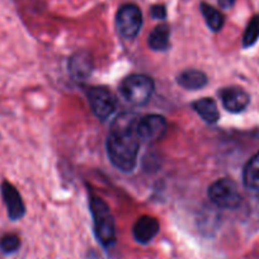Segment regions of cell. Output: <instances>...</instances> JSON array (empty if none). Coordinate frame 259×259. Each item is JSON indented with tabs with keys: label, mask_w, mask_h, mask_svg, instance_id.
<instances>
[{
	"label": "cell",
	"mask_w": 259,
	"mask_h": 259,
	"mask_svg": "<svg viewBox=\"0 0 259 259\" xmlns=\"http://www.w3.org/2000/svg\"><path fill=\"white\" fill-rule=\"evenodd\" d=\"M91 210L94 221V233L104 248L116 243V228L108 205L99 197L91 198Z\"/></svg>",
	"instance_id": "obj_2"
},
{
	"label": "cell",
	"mask_w": 259,
	"mask_h": 259,
	"mask_svg": "<svg viewBox=\"0 0 259 259\" xmlns=\"http://www.w3.org/2000/svg\"><path fill=\"white\" fill-rule=\"evenodd\" d=\"M151 16L155 19H164L166 17V9L165 7L161 4H156V6L151 7Z\"/></svg>",
	"instance_id": "obj_19"
},
{
	"label": "cell",
	"mask_w": 259,
	"mask_h": 259,
	"mask_svg": "<svg viewBox=\"0 0 259 259\" xmlns=\"http://www.w3.org/2000/svg\"><path fill=\"white\" fill-rule=\"evenodd\" d=\"M259 39V14L254 16L253 18L249 21L248 26H246L245 31L243 34V47L248 49V47L253 46L256 41Z\"/></svg>",
	"instance_id": "obj_17"
},
{
	"label": "cell",
	"mask_w": 259,
	"mask_h": 259,
	"mask_svg": "<svg viewBox=\"0 0 259 259\" xmlns=\"http://www.w3.org/2000/svg\"><path fill=\"white\" fill-rule=\"evenodd\" d=\"M21 246V239L16 234H7L0 239V249L6 254H12L17 251Z\"/></svg>",
	"instance_id": "obj_18"
},
{
	"label": "cell",
	"mask_w": 259,
	"mask_h": 259,
	"mask_svg": "<svg viewBox=\"0 0 259 259\" xmlns=\"http://www.w3.org/2000/svg\"><path fill=\"white\" fill-rule=\"evenodd\" d=\"M122 97L134 106H144L154 93V81L144 74H133L123 79L119 85Z\"/></svg>",
	"instance_id": "obj_3"
},
{
	"label": "cell",
	"mask_w": 259,
	"mask_h": 259,
	"mask_svg": "<svg viewBox=\"0 0 259 259\" xmlns=\"http://www.w3.org/2000/svg\"><path fill=\"white\" fill-rule=\"evenodd\" d=\"M116 26L124 38H135L143 27V13L135 4H124L118 9Z\"/></svg>",
	"instance_id": "obj_5"
},
{
	"label": "cell",
	"mask_w": 259,
	"mask_h": 259,
	"mask_svg": "<svg viewBox=\"0 0 259 259\" xmlns=\"http://www.w3.org/2000/svg\"><path fill=\"white\" fill-rule=\"evenodd\" d=\"M89 106L99 119L104 121L114 113L117 108L116 97L104 87H92L87 92Z\"/></svg>",
	"instance_id": "obj_6"
},
{
	"label": "cell",
	"mask_w": 259,
	"mask_h": 259,
	"mask_svg": "<svg viewBox=\"0 0 259 259\" xmlns=\"http://www.w3.org/2000/svg\"><path fill=\"white\" fill-rule=\"evenodd\" d=\"M178 84L187 91H198L202 89L208 83V79L203 71L186 70L179 74L177 79Z\"/></svg>",
	"instance_id": "obj_13"
},
{
	"label": "cell",
	"mask_w": 259,
	"mask_h": 259,
	"mask_svg": "<svg viewBox=\"0 0 259 259\" xmlns=\"http://www.w3.org/2000/svg\"><path fill=\"white\" fill-rule=\"evenodd\" d=\"M94 69L93 59L87 51H79L69 60V71L75 80H85L92 75Z\"/></svg>",
	"instance_id": "obj_10"
},
{
	"label": "cell",
	"mask_w": 259,
	"mask_h": 259,
	"mask_svg": "<svg viewBox=\"0 0 259 259\" xmlns=\"http://www.w3.org/2000/svg\"><path fill=\"white\" fill-rule=\"evenodd\" d=\"M221 102L226 111L231 113H240L249 106L250 97L245 91L236 87L225 88L220 92Z\"/></svg>",
	"instance_id": "obj_9"
},
{
	"label": "cell",
	"mask_w": 259,
	"mask_h": 259,
	"mask_svg": "<svg viewBox=\"0 0 259 259\" xmlns=\"http://www.w3.org/2000/svg\"><path fill=\"white\" fill-rule=\"evenodd\" d=\"M159 221L153 216H141L134 225V238L141 244H148L158 235Z\"/></svg>",
	"instance_id": "obj_11"
},
{
	"label": "cell",
	"mask_w": 259,
	"mask_h": 259,
	"mask_svg": "<svg viewBox=\"0 0 259 259\" xmlns=\"http://www.w3.org/2000/svg\"><path fill=\"white\" fill-rule=\"evenodd\" d=\"M235 2H236V0H218L219 6H220L221 8H224V9L231 8V7L235 4Z\"/></svg>",
	"instance_id": "obj_20"
},
{
	"label": "cell",
	"mask_w": 259,
	"mask_h": 259,
	"mask_svg": "<svg viewBox=\"0 0 259 259\" xmlns=\"http://www.w3.org/2000/svg\"><path fill=\"white\" fill-rule=\"evenodd\" d=\"M139 117L134 113H123L112 124L107 139V153L111 163L119 170L128 173L138 164L140 139L136 134Z\"/></svg>",
	"instance_id": "obj_1"
},
{
	"label": "cell",
	"mask_w": 259,
	"mask_h": 259,
	"mask_svg": "<svg viewBox=\"0 0 259 259\" xmlns=\"http://www.w3.org/2000/svg\"><path fill=\"white\" fill-rule=\"evenodd\" d=\"M208 198L221 208H235L241 203L238 186L229 178H221L213 182L208 188Z\"/></svg>",
	"instance_id": "obj_4"
},
{
	"label": "cell",
	"mask_w": 259,
	"mask_h": 259,
	"mask_svg": "<svg viewBox=\"0 0 259 259\" xmlns=\"http://www.w3.org/2000/svg\"><path fill=\"white\" fill-rule=\"evenodd\" d=\"M165 118L160 114H146L140 117L136 124V134L139 139L145 143H154L160 140L166 133Z\"/></svg>",
	"instance_id": "obj_7"
},
{
	"label": "cell",
	"mask_w": 259,
	"mask_h": 259,
	"mask_svg": "<svg viewBox=\"0 0 259 259\" xmlns=\"http://www.w3.org/2000/svg\"><path fill=\"white\" fill-rule=\"evenodd\" d=\"M200 9L208 28L212 32L221 31V28L224 27V23H225V18H224L223 13L219 12L216 8H213V7L208 6L207 3H201Z\"/></svg>",
	"instance_id": "obj_16"
},
{
	"label": "cell",
	"mask_w": 259,
	"mask_h": 259,
	"mask_svg": "<svg viewBox=\"0 0 259 259\" xmlns=\"http://www.w3.org/2000/svg\"><path fill=\"white\" fill-rule=\"evenodd\" d=\"M192 107L196 111V113L207 123H216L220 118L218 104L212 98L198 99V101L192 103Z\"/></svg>",
	"instance_id": "obj_12"
},
{
	"label": "cell",
	"mask_w": 259,
	"mask_h": 259,
	"mask_svg": "<svg viewBox=\"0 0 259 259\" xmlns=\"http://www.w3.org/2000/svg\"><path fill=\"white\" fill-rule=\"evenodd\" d=\"M244 186L251 191H259V151L246 163L243 171Z\"/></svg>",
	"instance_id": "obj_15"
},
{
	"label": "cell",
	"mask_w": 259,
	"mask_h": 259,
	"mask_svg": "<svg viewBox=\"0 0 259 259\" xmlns=\"http://www.w3.org/2000/svg\"><path fill=\"white\" fill-rule=\"evenodd\" d=\"M170 28L168 24H159L149 34L148 45L154 51H165L169 47Z\"/></svg>",
	"instance_id": "obj_14"
},
{
	"label": "cell",
	"mask_w": 259,
	"mask_h": 259,
	"mask_svg": "<svg viewBox=\"0 0 259 259\" xmlns=\"http://www.w3.org/2000/svg\"><path fill=\"white\" fill-rule=\"evenodd\" d=\"M0 193L7 206L9 219L12 221L21 220L26 215V206L18 189L8 181H3L0 184Z\"/></svg>",
	"instance_id": "obj_8"
}]
</instances>
